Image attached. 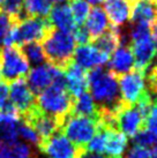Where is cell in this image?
Masks as SVG:
<instances>
[{
    "instance_id": "obj_1",
    "label": "cell",
    "mask_w": 157,
    "mask_h": 158,
    "mask_svg": "<svg viewBox=\"0 0 157 158\" xmlns=\"http://www.w3.org/2000/svg\"><path fill=\"white\" fill-rule=\"evenodd\" d=\"M88 88L98 107V120L104 123H113L117 111L122 106L118 76L102 67L90 69L88 73Z\"/></svg>"
},
{
    "instance_id": "obj_2",
    "label": "cell",
    "mask_w": 157,
    "mask_h": 158,
    "mask_svg": "<svg viewBox=\"0 0 157 158\" xmlns=\"http://www.w3.org/2000/svg\"><path fill=\"white\" fill-rule=\"evenodd\" d=\"M74 98L70 96L65 87V79L56 81L52 85L38 94L36 98V106L43 113L56 118L61 123L72 114Z\"/></svg>"
},
{
    "instance_id": "obj_3",
    "label": "cell",
    "mask_w": 157,
    "mask_h": 158,
    "mask_svg": "<svg viewBox=\"0 0 157 158\" xmlns=\"http://www.w3.org/2000/svg\"><path fill=\"white\" fill-rule=\"evenodd\" d=\"M75 45L76 43L70 34L53 28L42 40L46 61L61 70L73 62V56L76 48Z\"/></svg>"
},
{
    "instance_id": "obj_4",
    "label": "cell",
    "mask_w": 157,
    "mask_h": 158,
    "mask_svg": "<svg viewBox=\"0 0 157 158\" xmlns=\"http://www.w3.org/2000/svg\"><path fill=\"white\" fill-rule=\"evenodd\" d=\"M127 36L128 45L134 56L135 69L144 72L151 65L157 53V44L151 35V29L147 24L133 23Z\"/></svg>"
},
{
    "instance_id": "obj_5",
    "label": "cell",
    "mask_w": 157,
    "mask_h": 158,
    "mask_svg": "<svg viewBox=\"0 0 157 158\" xmlns=\"http://www.w3.org/2000/svg\"><path fill=\"white\" fill-rule=\"evenodd\" d=\"M52 29L48 19L37 16H22L9 35L5 46L19 45L28 43H38L45 38Z\"/></svg>"
},
{
    "instance_id": "obj_6",
    "label": "cell",
    "mask_w": 157,
    "mask_h": 158,
    "mask_svg": "<svg viewBox=\"0 0 157 158\" xmlns=\"http://www.w3.org/2000/svg\"><path fill=\"white\" fill-rule=\"evenodd\" d=\"M100 128L97 119L83 117L78 114H70L61 126L60 131L64 135L80 148H86Z\"/></svg>"
},
{
    "instance_id": "obj_7",
    "label": "cell",
    "mask_w": 157,
    "mask_h": 158,
    "mask_svg": "<svg viewBox=\"0 0 157 158\" xmlns=\"http://www.w3.org/2000/svg\"><path fill=\"white\" fill-rule=\"evenodd\" d=\"M30 68V64L24 57L21 46L9 45L0 51V76L5 82H13L23 79Z\"/></svg>"
},
{
    "instance_id": "obj_8",
    "label": "cell",
    "mask_w": 157,
    "mask_h": 158,
    "mask_svg": "<svg viewBox=\"0 0 157 158\" xmlns=\"http://www.w3.org/2000/svg\"><path fill=\"white\" fill-rule=\"evenodd\" d=\"M118 87L122 105L126 106L135 105L136 102L148 91L144 72L135 68L118 76Z\"/></svg>"
},
{
    "instance_id": "obj_9",
    "label": "cell",
    "mask_w": 157,
    "mask_h": 158,
    "mask_svg": "<svg viewBox=\"0 0 157 158\" xmlns=\"http://www.w3.org/2000/svg\"><path fill=\"white\" fill-rule=\"evenodd\" d=\"M39 149L48 158H80L84 152L83 148L70 142L60 131L44 141Z\"/></svg>"
},
{
    "instance_id": "obj_10",
    "label": "cell",
    "mask_w": 157,
    "mask_h": 158,
    "mask_svg": "<svg viewBox=\"0 0 157 158\" xmlns=\"http://www.w3.org/2000/svg\"><path fill=\"white\" fill-rule=\"evenodd\" d=\"M28 87L34 94L38 95L56 81L64 77V70L53 66L51 64H43L34 67L28 72Z\"/></svg>"
},
{
    "instance_id": "obj_11",
    "label": "cell",
    "mask_w": 157,
    "mask_h": 158,
    "mask_svg": "<svg viewBox=\"0 0 157 158\" xmlns=\"http://www.w3.org/2000/svg\"><path fill=\"white\" fill-rule=\"evenodd\" d=\"M22 120L34 127V129L38 134L42 143L48 140L49 137H51L53 134L59 132L61 128V123L57 119L49 114L43 113L42 111H39V109L36 105L26 115L22 117Z\"/></svg>"
},
{
    "instance_id": "obj_12",
    "label": "cell",
    "mask_w": 157,
    "mask_h": 158,
    "mask_svg": "<svg viewBox=\"0 0 157 158\" xmlns=\"http://www.w3.org/2000/svg\"><path fill=\"white\" fill-rule=\"evenodd\" d=\"M144 126V117L135 105H122L116 113V127L126 136L133 137Z\"/></svg>"
},
{
    "instance_id": "obj_13",
    "label": "cell",
    "mask_w": 157,
    "mask_h": 158,
    "mask_svg": "<svg viewBox=\"0 0 157 158\" xmlns=\"http://www.w3.org/2000/svg\"><path fill=\"white\" fill-rule=\"evenodd\" d=\"M8 97L11 99V104L16 109L21 117L26 115L36 105L35 95L23 79L11 82Z\"/></svg>"
},
{
    "instance_id": "obj_14",
    "label": "cell",
    "mask_w": 157,
    "mask_h": 158,
    "mask_svg": "<svg viewBox=\"0 0 157 158\" xmlns=\"http://www.w3.org/2000/svg\"><path fill=\"white\" fill-rule=\"evenodd\" d=\"M73 60L74 64H76L81 68L90 70L104 66L109 60V56L98 50L95 45L84 44L78 45L75 48Z\"/></svg>"
},
{
    "instance_id": "obj_15",
    "label": "cell",
    "mask_w": 157,
    "mask_h": 158,
    "mask_svg": "<svg viewBox=\"0 0 157 158\" xmlns=\"http://www.w3.org/2000/svg\"><path fill=\"white\" fill-rule=\"evenodd\" d=\"M64 72H65L64 74L65 87L67 91L70 94V96L73 98H76L80 95L87 92L88 73L86 72V69L72 62L64 69Z\"/></svg>"
},
{
    "instance_id": "obj_16",
    "label": "cell",
    "mask_w": 157,
    "mask_h": 158,
    "mask_svg": "<svg viewBox=\"0 0 157 158\" xmlns=\"http://www.w3.org/2000/svg\"><path fill=\"white\" fill-rule=\"evenodd\" d=\"M104 12L114 28L125 26L131 20L133 0H103Z\"/></svg>"
},
{
    "instance_id": "obj_17",
    "label": "cell",
    "mask_w": 157,
    "mask_h": 158,
    "mask_svg": "<svg viewBox=\"0 0 157 158\" xmlns=\"http://www.w3.org/2000/svg\"><path fill=\"white\" fill-rule=\"evenodd\" d=\"M48 16L49 23L51 24L52 28H56L57 30L73 35L75 29L78 28V24L75 23L74 19H73L70 6L65 2L53 6Z\"/></svg>"
},
{
    "instance_id": "obj_18",
    "label": "cell",
    "mask_w": 157,
    "mask_h": 158,
    "mask_svg": "<svg viewBox=\"0 0 157 158\" xmlns=\"http://www.w3.org/2000/svg\"><path fill=\"white\" fill-rule=\"evenodd\" d=\"M100 123V121H98ZM105 134L104 154L110 158H121L128 145V139L118 128L106 127L100 125Z\"/></svg>"
},
{
    "instance_id": "obj_19",
    "label": "cell",
    "mask_w": 157,
    "mask_h": 158,
    "mask_svg": "<svg viewBox=\"0 0 157 158\" xmlns=\"http://www.w3.org/2000/svg\"><path fill=\"white\" fill-rule=\"evenodd\" d=\"M135 68L134 56L128 44H120L113 52L110 59L109 69L116 76H120Z\"/></svg>"
},
{
    "instance_id": "obj_20",
    "label": "cell",
    "mask_w": 157,
    "mask_h": 158,
    "mask_svg": "<svg viewBox=\"0 0 157 158\" xmlns=\"http://www.w3.org/2000/svg\"><path fill=\"white\" fill-rule=\"evenodd\" d=\"M157 20V1L154 0H133L131 21L153 26Z\"/></svg>"
},
{
    "instance_id": "obj_21",
    "label": "cell",
    "mask_w": 157,
    "mask_h": 158,
    "mask_svg": "<svg viewBox=\"0 0 157 158\" xmlns=\"http://www.w3.org/2000/svg\"><path fill=\"white\" fill-rule=\"evenodd\" d=\"M84 22H86L84 28L91 40H95L110 29L109 19L106 16L104 9L100 6H95L92 9H90Z\"/></svg>"
},
{
    "instance_id": "obj_22",
    "label": "cell",
    "mask_w": 157,
    "mask_h": 158,
    "mask_svg": "<svg viewBox=\"0 0 157 158\" xmlns=\"http://www.w3.org/2000/svg\"><path fill=\"white\" fill-rule=\"evenodd\" d=\"M0 158H38L34 148L24 142L0 145Z\"/></svg>"
},
{
    "instance_id": "obj_23",
    "label": "cell",
    "mask_w": 157,
    "mask_h": 158,
    "mask_svg": "<svg viewBox=\"0 0 157 158\" xmlns=\"http://www.w3.org/2000/svg\"><path fill=\"white\" fill-rule=\"evenodd\" d=\"M121 43V32L119 28H110L109 30L95 40L94 45L105 54L110 56Z\"/></svg>"
},
{
    "instance_id": "obj_24",
    "label": "cell",
    "mask_w": 157,
    "mask_h": 158,
    "mask_svg": "<svg viewBox=\"0 0 157 158\" xmlns=\"http://www.w3.org/2000/svg\"><path fill=\"white\" fill-rule=\"evenodd\" d=\"M72 114L89 117V118H94L98 120V107L92 99V97L88 92H84L78 97L74 98Z\"/></svg>"
},
{
    "instance_id": "obj_25",
    "label": "cell",
    "mask_w": 157,
    "mask_h": 158,
    "mask_svg": "<svg viewBox=\"0 0 157 158\" xmlns=\"http://www.w3.org/2000/svg\"><path fill=\"white\" fill-rule=\"evenodd\" d=\"M52 8V2L50 0H24L23 13L26 16L46 18Z\"/></svg>"
},
{
    "instance_id": "obj_26",
    "label": "cell",
    "mask_w": 157,
    "mask_h": 158,
    "mask_svg": "<svg viewBox=\"0 0 157 158\" xmlns=\"http://www.w3.org/2000/svg\"><path fill=\"white\" fill-rule=\"evenodd\" d=\"M19 123L0 119V145L12 144V143L18 141Z\"/></svg>"
},
{
    "instance_id": "obj_27",
    "label": "cell",
    "mask_w": 157,
    "mask_h": 158,
    "mask_svg": "<svg viewBox=\"0 0 157 158\" xmlns=\"http://www.w3.org/2000/svg\"><path fill=\"white\" fill-rule=\"evenodd\" d=\"M22 52L27 58V60L29 64L32 65H40L43 64L46 59H45V54H44L43 48L39 43H28V44L21 45Z\"/></svg>"
},
{
    "instance_id": "obj_28",
    "label": "cell",
    "mask_w": 157,
    "mask_h": 158,
    "mask_svg": "<svg viewBox=\"0 0 157 158\" xmlns=\"http://www.w3.org/2000/svg\"><path fill=\"white\" fill-rule=\"evenodd\" d=\"M68 6H70L75 23L78 26L83 24L90 12V5L84 0H70Z\"/></svg>"
},
{
    "instance_id": "obj_29",
    "label": "cell",
    "mask_w": 157,
    "mask_h": 158,
    "mask_svg": "<svg viewBox=\"0 0 157 158\" xmlns=\"http://www.w3.org/2000/svg\"><path fill=\"white\" fill-rule=\"evenodd\" d=\"M18 21L19 19L13 18L2 10H0V45H4V46L6 45V42Z\"/></svg>"
},
{
    "instance_id": "obj_30",
    "label": "cell",
    "mask_w": 157,
    "mask_h": 158,
    "mask_svg": "<svg viewBox=\"0 0 157 158\" xmlns=\"http://www.w3.org/2000/svg\"><path fill=\"white\" fill-rule=\"evenodd\" d=\"M18 131H19V136H21L26 142H28V143H30V144H32V145H35L37 148L40 147L42 141H40L37 132L34 129V127H32L31 125H29L28 123L22 120L21 123H19Z\"/></svg>"
},
{
    "instance_id": "obj_31",
    "label": "cell",
    "mask_w": 157,
    "mask_h": 158,
    "mask_svg": "<svg viewBox=\"0 0 157 158\" xmlns=\"http://www.w3.org/2000/svg\"><path fill=\"white\" fill-rule=\"evenodd\" d=\"M23 4L24 0H5L1 10L20 20L23 16Z\"/></svg>"
},
{
    "instance_id": "obj_32",
    "label": "cell",
    "mask_w": 157,
    "mask_h": 158,
    "mask_svg": "<svg viewBox=\"0 0 157 158\" xmlns=\"http://www.w3.org/2000/svg\"><path fill=\"white\" fill-rule=\"evenodd\" d=\"M133 141H134L135 145H138V147H142V148L149 149V148H151L155 144L157 139L149 131H147L146 128H142L141 131H139L135 135L133 136Z\"/></svg>"
},
{
    "instance_id": "obj_33",
    "label": "cell",
    "mask_w": 157,
    "mask_h": 158,
    "mask_svg": "<svg viewBox=\"0 0 157 158\" xmlns=\"http://www.w3.org/2000/svg\"><path fill=\"white\" fill-rule=\"evenodd\" d=\"M143 128L149 131L157 139V105H153L149 113L147 114L144 119Z\"/></svg>"
},
{
    "instance_id": "obj_34",
    "label": "cell",
    "mask_w": 157,
    "mask_h": 158,
    "mask_svg": "<svg viewBox=\"0 0 157 158\" xmlns=\"http://www.w3.org/2000/svg\"><path fill=\"white\" fill-rule=\"evenodd\" d=\"M72 36H73V38H74L75 43H78V45L88 44V43L91 40L90 37H89V34H88L87 30H86V28H83V27H78Z\"/></svg>"
},
{
    "instance_id": "obj_35",
    "label": "cell",
    "mask_w": 157,
    "mask_h": 158,
    "mask_svg": "<svg viewBox=\"0 0 157 158\" xmlns=\"http://www.w3.org/2000/svg\"><path fill=\"white\" fill-rule=\"evenodd\" d=\"M126 158H153V156H151V152H150L149 149L134 145V147L127 152Z\"/></svg>"
},
{
    "instance_id": "obj_36",
    "label": "cell",
    "mask_w": 157,
    "mask_h": 158,
    "mask_svg": "<svg viewBox=\"0 0 157 158\" xmlns=\"http://www.w3.org/2000/svg\"><path fill=\"white\" fill-rule=\"evenodd\" d=\"M9 95V85L5 81H0V109L7 104Z\"/></svg>"
},
{
    "instance_id": "obj_37",
    "label": "cell",
    "mask_w": 157,
    "mask_h": 158,
    "mask_svg": "<svg viewBox=\"0 0 157 158\" xmlns=\"http://www.w3.org/2000/svg\"><path fill=\"white\" fill-rule=\"evenodd\" d=\"M144 74L150 75V76H157V59H154L151 65L144 70Z\"/></svg>"
},
{
    "instance_id": "obj_38",
    "label": "cell",
    "mask_w": 157,
    "mask_h": 158,
    "mask_svg": "<svg viewBox=\"0 0 157 158\" xmlns=\"http://www.w3.org/2000/svg\"><path fill=\"white\" fill-rule=\"evenodd\" d=\"M80 158H110V157H108V156H105V155H103V154L89 152V151H86V150H84V152L81 155Z\"/></svg>"
},
{
    "instance_id": "obj_39",
    "label": "cell",
    "mask_w": 157,
    "mask_h": 158,
    "mask_svg": "<svg viewBox=\"0 0 157 158\" xmlns=\"http://www.w3.org/2000/svg\"><path fill=\"white\" fill-rule=\"evenodd\" d=\"M151 35H153V37L155 38V40H157V20L153 24V28H151Z\"/></svg>"
},
{
    "instance_id": "obj_40",
    "label": "cell",
    "mask_w": 157,
    "mask_h": 158,
    "mask_svg": "<svg viewBox=\"0 0 157 158\" xmlns=\"http://www.w3.org/2000/svg\"><path fill=\"white\" fill-rule=\"evenodd\" d=\"M150 152H151V156H153V158H157V141L155 142V144L151 147Z\"/></svg>"
},
{
    "instance_id": "obj_41",
    "label": "cell",
    "mask_w": 157,
    "mask_h": 158,
    "mask_svg": "<svg viewBox=\"0 0 157 158\" xmlns=\"http://www.w3.org/2000/svg\"><path fill=\"white\" fill-rule=\"evenodd\" d=\"M84 1H87L89 5H92V6H98L100 4L103 2V0H84Z\"/></svg>"
},
{
    "instance_id": "obj_42",
    "label": "cell",
    "mask_w": 157,
    "mask_h": 158,
    "mask_svg": "<svg viewBox=\"0 0 157 158\" xmlns=\"http://www.w3.org/2000/svg\"><path fill=\"white\" fill-rule=\"evenodd\" d=\"M51 2H56V4H61V2H65L66 0H50Z\"/></svg>"
},
{
    "instance_id": "obj_43",
    "label": "cell",
    "mask_w": 157,
    "mask_h": 158,
    "mask_svg": "<svg viewBox=\"0 0 157 158\" xmlns=\"http://www.w3.org/2000/svg\"><path fill=\"white\" fill-rule=\"evenodd\" d=\"M4 2H5V0H0V10H1L2 6H4Z\"/></svg>"
},
{
    "instance_id": "obj_44",
    "label": "cell",
    "mask_w": 157,
    "mask_h": 158,
    "mask_svg": "<svg viewBox=\"0 0 157 158\" xmlns=\"http://www.w3.org/2000/svg\"><path fill=\"white\" fill-rule=\"evenodd\" d=\"M154 1H157V0H154Z\"/></svg>"
}]
</instances>
